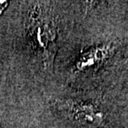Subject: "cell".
<instances>
[{"label":"cell","instance_id":"obj_3","mask_svg":"<svg viewBox=\"0 0 128 128\" xmlns=\"http://www.w3.org/2000/svg\"><path fill=\"white\" fill-rule=\"evenodd\" d=\"M113 48L111 44L102 45L85 52L78 59L76 67L80 71H84L95 67L105 61L112 53Z\"/></svg>","mask_w":128,"mask_h":128},{"label":"cell","instance_id":"obj_1","mask_svg":"<svg viewBox=\"0 0 128 128\" xmlns=\"http://www.w3.org/2000/svg\"><path fill=\"white\" fill-rule=\"evenodd\" d=\"M32 48L46 65L53 62L56 49V29L52 18L40 9L32 12L28 24Z\"/></svg>","mask_w":128,"mask_h":128},{"label":"cell","instance_id":"obj_2","mask_svg":"<svg viewBox=\"0 0 128 128\" xmlns=\"http://www.w3.org/2000/svg\"><path fill=\"white\" fill-rule=\"evenodd\" d=\"M70 113L74 120L91 126H99L105 118L104 114L97 106L88 102H72Z\"/></svg>","mask_w":128,"mask_h":128}]
</instances>
